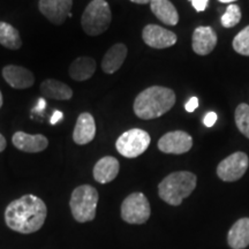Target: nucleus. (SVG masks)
<instances>
[{
	"instance_id": "1",
	"label": "nucleus",
	"mask_w": 249,
	"mask_h": 249,
	"mask_svg": "<svg viewBox=\"0 0 249 249\" xmlns=\"http://www.w3.org/2000/svg\"><path fill=\"white\" fill-rule=\"evenodd\" d=\"M48 209L36 195H24L11 202L5 210V222L9 229L22 234L37 232L44 225Z\"/></svg>"
},
{
	"instance_id": "2",
	"label": "nucleus",
	"mask_w": 249,
	"mask_h": 249,
	"mask_svg": "<svg viewBox=\"0 0 249 249\" xmlns=\"http://www.w3.org/2000/svg\"><path fill=\"white\" fill-rule=\"evenodd\" d=\"M176 104V93L166 87L154 86L144 89L134 101V113L143 120L164 116Z\"/></svg>"
},
{
	"instance_id": "3",
	"label": "nucleus",
	"mask_w": 249,
	"mask_h": 249,
	"mask_svg": "<svg viewBox=\"0 0 249 249\" xmlns=\"http://www.w3.org/2000/svg\"><path fill=\"white\" fill-rule=\"evenodd\" d=\"M197 178L188 171H178L169 174L158 185V195L170 205H180L194 192Z\"/></svg>"
},
{
	"instance_id": "4",
	"label": "nucleus",
	"mask_w": 249,
	"mask_h": 249,
	"mask_svg": "<svg viewBox=\"0 0 249 249\" xmlns=\"http://www.w3.org/2000/svg\"><path fill=\"white\" fill-rule=\"evenodd\" d=\"M98 198L97 189L90 185H82L74 189L71 195L70 207L76 222L87 223L95 219Z\"/></svg>"
},
{
	"instance_id": "5",
	"label": "nucleus",
	"mask_w": 249,
	"mask_h": 249,
	"mask_svg": "<svg viewBox=\"0 0 249 249\" xmlns=\"http://www.w3.org/2000/svg\"><path fill=\"white\" fill-rule=\"evenodd\" d=\"M112 21L110 5L105 0H92L81 18V26L87 35L98 36L108 29Z\"/></svg>"
},
{
	"instance_id": "6",
	"label": "nucleus",
	"mask_w": 249,
	"mask_h": 249,
	"mask_svg": "<svg viewBox=\"0 0 249 249\" xmlns=\"http://www.w3.org/2000/svg\"><path fill=\"white\" fill-rule=\"evenodd\" d=\"M151 139L148 132L140 128H132L118 138L116 148L126 158H136L147 151Z\"/></svg>"
},
{
	"instance_id": "7",
	"label": "nucleus",
	"mask_w": 249,
	"mask_h": 249,
	"mask_svg": "<svg viewBox=\"0 0 249 249\" xmlns=\"http://www.w3.org/2000/svg\"><path fill=\"white\" fill-rule=\"evenodd\" d=\"M150 213V203L143 193H132L121 204V218L128 224H144Z\"/></svg>"
},
{
	"instance_id": "8",
	"label": "nucleus",
	"mask_w": 249,
	"mask_h": 249,
	"mask_svg": "<svg viewBox=\"0 0 249 249\" xmlns=\"http://www.w3.org/2000/svg\"><path fill=\"white\" fill-rule=\"evenodd\" d=\"M248 166L249 158L247 154L242 151L234 152L218 164L217 176L225 182H234L245 176Z\"/></svg>"
},
{
	"instance_id": "9",
	"label": "nucleus",
	"mask_w": 249,
	"mask_h": 249,
	"mask_svg": "<svg viewBox=\"0 0 249 249\" xmlns=\"http://www.w3.org/2000/svg\"><path fill=\"white\" fill-rule=\"evenodd\" d=\"M193 139L183 130H173L164 134L158 141V149L164 154L182 155L191 150Z\"/></svg>"
},
{
	"instance_id": "10",
	"label": "nucleus",
	"mask_w": 249,
	"mask_h": 249,
	"mask_svg": "<svg viewBox=\"0 0 249 249\" xmlns=\"http://www.w3.org/2000/svg\"><path fill=\"white\" fill-rule=\"evenodd\" d=\"M73 0H39L38 8L52 24H64L67 18L71 17Z\"/></svg>"
},
{
	"instance_id": "11",
	"label": "nucleus",
	"mask_w": 249,
	"mask_h": 249,
	"mask_svg": "<svg viewBox=\"0 0 249 249\" xmlns=\"http://www.w3.org/2000/svg\"><path fill=\"white\" fill-rule=\"evenodd\" d=\"M143 42L152 49H167L173 46L178 40L173 31L165 29L157 24H148L142 31Z\"/></svg>"
},
{
	"instance_id": "12",
	"label": "nucleus",
	"mask_w": 249,
	"mask_h": 249,
	"mask_svg": "<svg viewBox=\"0 0 249 249\" xmlns=\"http://www.w3.org/2000/svg\"><path fill=\"white\" fill-rule=\"evenodd\" d=\"M217 42V34L211 27H197L193 33L192 48L193 51L198 55H208L211 53L216 48Z\"/></svg>"
},
{
	"instance_id": "13",
	"label": "nucleus",
	"mask_w": 249,
	"mask_h": 249,
	"mask_svg": "<svg viewBox=\"0 0 249 249\" xmlns=\"http://www.w3.org/2000/svg\"><path fill=\"white\" fill-rule=\"evenodd\" d=\"M12 142L18 150L29 154H36L45 150L49 145L48 139L42 134H27L24 132L14 133Z\"/></svg>"
},
{
	"instance_id": "14",
	"label": "nucleus",
	"mask_w": 249,
	"mask_h": 249,
	"mask_svg": "<svg viewBox=\"0 0 249 249\" xmlns=\"http://www.w3.org/2000/svg\"><path fill=\"white\" fill-rule=\"evenodd\" d=\"M2 77L14 89L30 88L35 82L34 74L28 68L17 65H8L2 68Z\"/></svg>"
},
{
	"instance_id": "15",
	"label": "nucleus",
	"mask_w": 249,
	"mask_h": 249,
	"mask_svg": "<svg viewBox=\"0 0 249 249\" xmlns=\"http://www.w3.org/2000/svg\"><path fill=\"white\" fill-rule=\"evenodd\" d=\"M95 119L88 112H83L76 120L75 128L73 132V141L79 145H86L95 139Z\"/></svg>"
},
{
	"instance_id": "16",
	"label": "nucleus",
	"mask_w": 249,
	"mask_h": 249,
	"mask_svg": "<svg viewBox=\"0 0 249 249\" xmlns=\"http://www.w3.org/2000/svg\"><path fill=\"white\" fill-rule=\"evenodd\" d=\"M120 170L119 160L112 156H105L93 166V178L99 183H107L117 178Z\"/></svg>"
},
{
	"instance_id": "17",
	"label": "nucleus",
	"mask_w": 249,
	"mask_h": 249,
	"mask_svg": "<svg viewBox=\"0 0 249 249\" xmlns=\"http://www.w3.org/2000/svg\"><path fill=\"white\" fill-rule=\"evenodd\" d=\"M128 53L127 46L123 43H117L111 46L102 60V70L107 74H113L120 70Z\"/></svg>"
},
{
	"instance_id": "18",
	"label": "nucleus",
	"mask_w": 249,
	"mask_h": 249,
	"mask_svg": "<svg viewBox=\"0 0 249 249\" xmlns=\"http://www.w3.org/2000/svg\"><path fill=\"white\" fill-rule=\"evenodd\" d=\"M227 244L232 249H245L249 245V218H241L233 224L227 234Z\"/></svg>"
},
{
	"instance_id": "19",
	"label": "nucleus",
	"mask_w": 249,
	"mask_h": 249,
	"mask_svg": "<svg viewBox=\"0 0 249 249\" xmlns=\"http://www.w3.org/2000/svg\"><path fill=\"white\" fill-rule=\"evenodd\" d=\"M39 89L44 98H51L55 101H68L73 97V90L71 87L54 79L43 81Z\"/></svg>"
},
{
	"instance_id": "20",
	"label": "nucleus",
	"mask_w": 249,
	"mask_h": 249,
	"mask_svg": "<svg viewBox=\"0 0 249 249\" xmlns=\"http://www.w3.org/2000/svg\"><path fill=\"white\" fill-rule=\"evenodd\" d=\"M150 8L154 15L160 22L167 26H177L179 22V14L170 0H152Z\"/></svg>"
},
{
	"instance_id": "21",
	"label": "nucleus",
	"mask_w": 249,
	"mask_h": 249,
	"mask_svg": "<svg viewBox=\"0 0 249 249\" xmlns=\"http://www.w3.org/2000/svg\"><path fill=\"white\" fill-rule=\"evenodd\" d=\"M96 71L95 59L90 57H79L71 64L68 74L75 81H87Z\"/></svg>"
},
{
	"instance_id": "22",
	"label": "nucleus",
	"mask_w": 249,
	"mask_h": 249,
	"mask_svg": "<svg viewBox=\"0 0 249 249\" xmlns=\"http://www.w3.org/2000/svg\"><path fill=\"white\" fill-rule=\"evenodd\" d=\"M0 44L8 50H18L22 39L17 28L6 22H0Z\"/></svg>"
},
{
	"instance_id": "23",
	"label": "nucleus",
	"mask_w": 249,
	"mask_h": 249,
	"mask_svg": "<svg viewBox=\"0 0 249 249\" xmlns=\"http://www.w3.org/2000/svg\"><path fill=\"white\" fill-rule=\"evenodd\" d=\"M235 124L240 133L249 139V105L241 103L235 108Z\"/></svg>"
},
{
	"instance_id": "24",
	"label": "nucleus",
	"mask_w": 249,
	"mask_h": 249,
	"mask_svg": "<svg viewBox=\"0 0 249 249\" xmlns=\"http://www.w3.org/2000/svg\"><path fill=\"white\" fill-rule=\"evenodd\" d=\"M241 20V11L238 5L230 4L227 6L226 12L220 18L222 26L225 28H233L240 22Z\"/></svg>"
},
{
	"instance_id": "25",
	"label": "nucleus",
	"mask_w": 249,
	"mask_h": 249,
	"mask_svg": "<svg viewBox=\"0 0 249 249\" xmlns=\"http://www.w3.org/2000/svg\"><path fill=\"white\" fill-rule=\"evenodd\" d=\"M232 45L236 53L249 57V26L245 27L234 37Z\"/></svg>"
},
{
	"instance_id": "26",
	"label": "nucleus",
	"mask_w": 249,
	"mask_h": 249,
	"mask_svg": "<svg viewBox=\"0 0 249 249\" xmlns=\"http://www.w3.org/2000/svg\"><path fill=\"white\" fill-rule=\"evenodd\" d=\"M192 2L193 7L195 8L196 12H203L207 9L209 0H189Z\"/></svg>"
},
{
	"instance_id": "27",
	"label": "nucleus",
	"mask_w": 249,
	"mask_h": 249,
	"mask_svg": "<svg viewBox=\"0 0 249 249\" xmlns=\"http://www.w3.org/2000/svg\"><path fill=\"white\" fill-rule=\"evenodd\" d=\"M216 121H217V114L214 113V112H208L203 119V123L207 127H213Z\"/></svg>"
},
{
	"instance_id": "28",
	"label": "nucleus",
	"mask_w": 249,
	"mask_h": 249,
	"mask_svg": "<svg viewBox=\"0 0 249 249\" xmlns=\"http://www.w3.org/2000/svg\"><path fill=\"white\" fill-rule=\"evenodd\" d=\"M197 107H198V98L196 97H192L185 104V108L187 112H194Z\"/></svg>"
},
{
	"instance_id": "29",
	"label": "nucleus",
	"mask_w": 249,
	"mask_h": 249,
	"mask_svg": "<svg viewBox=\"0 0 249 249\" xmlns=\"http://www.w3.org/2000/svg\"><path fill=\"white\" fill-rule=\"evenodd\" d=\"M62 117H64V114H62V112L60 111H54V113L52 114L51 117V120H50V124H58L59 121L62 119Z\"/></svg>"
},
{
	"instance_id": "30",
	"label": "nucleus",
	"mask_w": 249,
	"mask_h": 249,
	"mask_svg": "<svg viewBox=\"0 0 249 249\" xmlns=\"http://www.w3.org/2000/svg\"><path fill=\"white\" fill-rule=\"evenodd\" d=\"M45 107H46V102H45L44 97H43V98H40L39 101H38V104H37V107H36V111L43 110V108H44Z\"/></svg>"
},
{
	"instance_id": "31",
	"label": "nucleus",
	"mask_w": 249,
	"mask_h": 249,
	"mask_svg": "<svg viewBox=\"0 0 249 249\" xmlns=\"http://www.w3.org/2000/svg\"><path fill=\"white\" fill-rule=\"evenodd\" d=\"M5 148H6V139L4 138V135L0 133V152L4 151Z\"/></svg>"
},
{
	"instance_id": "32",
	"label": "nucleus",
	"mask_w": 249,
	"mask_h": 249,
	"mask_svg": "<svg viewBox=\"0 0 249 249\" xmlns=\"http://www.w3.org/2000/svg\"><path fill=\"white\" fill-rule=\"evenodd\" d=\"M132 2H135V4H140V5H145V4H150L152 0H130Z\"/></svg>"
},
{
	"instance_id": "33",
	"label": "nucleus",
	"mask_w": 249,
	"mask_h": 249,
	"mask_svg": "<svg viewBox=\"0 0 249 249\" xmlns=\"http://www.w3.org/2000/svg\"><path fill=\"white\" fill-rule=\"evenodd\" d=\"M218 1L223 2V4H232V2L236 1V0H218Z\"/></svg>"
},
{
	"instance_id": "34",
	"label": "nucleus",
	"mask_w": 249,
	"mask_h": 249,
	"mask_svg": "<svg viewBox=\"0 0 249 249\" xmlns=\"http://www.w3.org/2000/svg\"><path fill=\"white\" fill-rule=\"evenodd\" d=\"M2 103H4V101H2V93L0 91V108L2 107Z\"/></svg>"
}]
</instances>
